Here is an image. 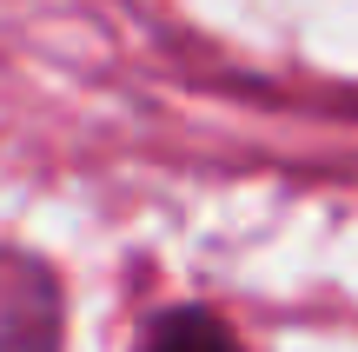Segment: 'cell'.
I'll return each instance as SVG.
<instances>
[{
    "label": "cell",
    "instance_id": "cell-2",
    "mask_svg": "<svg viewBox=\"0 0 358 352\" xmlns=\"http://www.w3.org/2000/svg\"><path fill=\"white\" fill-rule=\"evenodd\" d=\"M133 352H239V332L213 313V306H166L140 326Z\"/></svg>",
    "mask_w": 358,
    "mask_h": 352
},
{
    "label": "cell",
    "instance_id": "cell-1",
    "mask_svg": "<svg viewBox=\"0 0 358 352\" xmlns=\"http://www.w3.org/2000/svg\"><path fill=\"white\" fill-rule=\"evenodd\" d=\"M0 352H66V286L34 253H7L0 273Z\"/></svg>",
    "mask_w": 358,
    "mask_h": 352
}]
</instances>
